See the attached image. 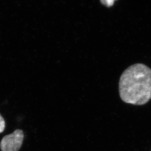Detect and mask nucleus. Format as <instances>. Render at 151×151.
<instances>
[{
  "instance_id": "4",
  "label": "nucleus",
  "mask_w": 151,
  "mask_h": 151,
  "mask_svg": "<svg viewBox=\"0 0 151 151\" xmlns=\"http://www.w3.org/2000/svg\"><path fill=\"white\" fill-rule=\"evenodd\" d=\"M6 127V123L4 118L0 114V133L3 132Z\"/></svg>"
},
{
  "instance_id": "1",
  "label": "nucleus",
  "mask_w": 151,
  "mask_h": 151,
  "mask_svg": "<svg viewBox=\"0 0 151 151\" xmlns=\"http://www.w3.org/2000/svg\"><path fill=\"white\" fill-rule=\"evenodd\" d=\"M121 99L132 105H145L151 99V69L137 63L122 73L119 82Z\"/></svg>"
},
{
  "instance_id": "3",
  "label": "nucleus",
  "mask_w": 151,
  "mask_h": 151,
  "mask_svg": "<svg viewBox=\"0 0 151 151\" xmlns=\"http://www.w3.org/2000/svg\"><path fill=\"white\" fill-rule=\"evenodd\" d=\"M116 0H100L101 3L106 7H111L113 6Z\"/></svg>"
},
{
  "instance_id": "2",
  "label": "nucleus",
  "mask_w": 151,
  "mask_h": 151,
  "mask_svg": "<svg viewBox=\"0 0 151 151\" xmlns=\"http://www.w3.org/2000/svg\"><path fill=\"white\" fill-rule=\"evenodd\" d=\"M24 134L21 129L15 131L3 137L0 143L1 151H18L22 146Z\"/></svg>"
}]
</instances>
